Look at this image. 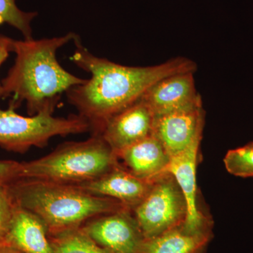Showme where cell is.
Returning <instances> with one entry per match:
<instances>
[{
	"label": "cell",
	"mask_w": 253,
	"mask_h": 253,
	"mask_svg": "<svg viewBox=\"0 0 253 253\" xmlns=\"http://www.w3.org/2000/svg\"><path fill=\"white\" fill-rule=\"evenodd\" d=\"M73 41L76 48L70 59L91 78L66 94L78 115L89 123L92 134H99L110 118L141 99L157 82L178 73H194L197 68L184 57L153 66H123L91 54L78 36Z\"/></svg>",
	"instance_id": "1"
},
{
	"label": "cell",
	"mask_w": 253,
	"mask_h": 253,
	"mask_svg": "<svg viewBox=\"0 0 253 253\" xmlns=\"http://www.w3.org/2000/svg\"><path fill=\"white\" fill-rule=\"evenodd\" d=\"M76 35L40 40H11V51L16 54L14 64L1 81V98L11 97L15 108L26 103L29 116L49 110L54 112L63 94L86 79L66 71L56 58L58 50Z\"/></svg>",
	"instance_id": "2"
},
{
	"label": "cell",
	"mask_w": 253,
	"mask_h": 253,
	"mask_svg": "<svg viewBox=\"0 0 253 253\" xmlns=\"http://www.w3.org/2000/svg\"><path fill=\"white\" fill-rule=\"evenodd\" d=\"M6 185L14 204L36 214L50 234L126 208L116 200L91 194L76 185L27 179Z\"/></svg>",
	"instance_id": "3"
},
{
	"label": "cell",
	"mask_w": 253,
	"mask_h": 253,
	"mask_svg": "<svg viewBox=\"0 0 253 253\" xmlns=\"http://www.w3.org/2000/svg\"><path fill=\"white\" fill-rule=\"evenodd\" d=\"M118 164L113 150L101 134H94L86 140L63 143L43 157L20 163L18 179L79 185L97 179Z\"/></svg>",
	"instance_id": "4"
},
{
	"label": "cell",
	"mask_w": 253,
	"mask_h": 253,
	"mask_svg": "<svg viewBox=\"0 0 253 253\" xmlns=\"http://www.w3.org/2000/svg\"><path fill=\"white\" fill-rule=\"evenodd\" d=\"M9 109L0 108V146L7 151L23 154L32 147L44 148L54 136L91 132L89 123L80 115L55 117L53 111H42L23 116Z\"/></svg>",
	"instance_id": "5"
},
{
	"label": "cell",
	"mask_w": 253,
	"mask_h": 253,
	"mask_svg": "<svg viewBox=\"0 0 253 253\" xmlns=\"http://www.w3.org/2000/svg\"><path fill=\"white\" fill-rule=\"evenodd\" d=\"M131 211L146 239L183 225L187 214L184 195L168 172L154 179L144 199Z\"/></svg>",
	"instance_id": "6"
},
{
	"label": "cell",
	"mask_w": 253,
	"mask_h": 253,
	"mask_svg": "<svg viewBox=\"0 0 253 253\" xmlns=\"http://www.w3.org/2000/svg\"><path fill=\"white\" fill-rule=\"evenodd\" d=\"M81 226L109 253H141L146 240L132 211L127 208L92 218Z\"/></svg>",
	"instance_id": "7"
},
{
	"label": "cell",
	"mask_w": 253,
	"mask_h": 253,
	"mask_svg": "<svg viewBox=\"0 0 253 253\" xmlns=\"http://www.w3.org/2000/svg\"><path fill=\"white\" fill-rule=\"evenodd\" d=\"M204 123L203 106L180 110L155 116L153 134L171 157L202 139Z\"/></svg>",
	"instance_id": "8"
},
{
	"label": "cell",
	"mask_w": 253,
	"mask_h": 253,
	"mask_svg": "<svg viewBox=\"0 0 253 253\" xmlns=\"http://www.w3.org/2000/svg\"><path fill=\"white\" fill-rule=\"evenodd\" d=\"M154 121V113L141 99L110 118L99 134L116 155L152 134Z\"/></svg>",
	"instance_id": "9"
},
{
	"label": "cell",
	"mask_w": 253,
	"mask_h": 253,
	"mask_svg": "<svg viewBox=\"0 0 253 253\" xmlns=\"http://www.w3.org/2000/svg\"><path fill=\"white\" fill-rule=\"evenodd\" d=\"M201 141H195L182 152L171 156L167 169L174 176L185 199L187 214L183 227L192 233L211 231L209 221L197 204L196 168Z\"/></svg>",
	"instance_id": "10"
},
{
	"label": "cell",
	"mask_w": 253,
	"mask_h": 253,
	"mask_svg": "<svg viewBox=\"0 0 253 253\" xmlns=\"http://www.w3.org/2000/svg\"><path fill=\"white\" fill-rule=\"evenodd\" d=\"M194 72L163 78L151 86L141 99L155 116L203 106L195 86Z\"/></svg>",
	"instance_id": "11"
},
{
	"label": "cell",
	"mask_w": 253,
	"mask_h": 253,
	"mask_svg": "<svg viewBox=\"0 0 253 253\" xmlns=\"http://www.w3.org/2000/svg\"><path fill=\"white\" fill-rule=\"evenodd\" d=\"M154 180L140 179L118 163L97 179L76 186L91 194L116 200L132 211L144 199Z\"/></svg>",
	"instance_id": "12"
},
{
	"label": "cell",
	"mask_w": 253,
	"mask_h": 253,
	"mask_svg": "<svg viewBox=\"0 0 253 253\" xmlns=\"http://www.w3.org/2000/svg\"><path fill=\"white\" fill-rule=\"evenodd\" d=\"M118 163L134 176L152 181L167 172L169 157L157 137L150 134L116 154Z\"/></svg>",
	"instance_id": "13"
},
{
	"label": "cell",
	"mask_w": 253,
	"mask_h": 253,
	"mask_svg": "<svg viewBox=\"0 0 253 253\" xmlns=\"http://www.w3.org/2000/svg\"><path fill=\"white\" fill-rule=\"evenodd\" d=\"M47 233L39 217L16 205L9 229L1 241L23 253H54Z\"/></svg>",
	"instance_id": "14"
},
{
	"label": "cell",
	"mask_w": 253,
	"mask_h": 253,
	"mask_svg": "<svg viewBox=\"0 0 253 253\" xmlns=\"http://www.w3.org/2000/svg\"><path fill=\"white\" fill-rule=\"evenodd\" d=\"M211 239V231L189 232L181 225L145 240L141 253H204Z\"/></svg>",
	"instance_id": "15"
},
{
	"label": "cell",
	"mask_w": 253,
	"mask_h": 253,
	"mask_svg": "<svg viewBox=\"0 0 253 253\" xmlns=\"http://www.w3.org/2000/svg\"><path fill=\"white\" fill-rule=\"evenodd\" d=\"M54 253H109L91 239L82 226L68 228L51 234Z\"/></svg>",
	"instance_id": "16"
},
{
	"label": "cell",
	"mask_w": 253,
	"mask_h": 253,
	"mask_svg": "<svg viewBox=\"0 0 253 253\" xmlns=\"http://www.w3.org/2000/svg\"><path fill=\"white\" fill-rule=\"evenodd\" d=\"M38 13L25 12L18 7L16 0H0V25L7 23L22 33L26 40L33 39L31 22Z\"/></svg>",
	"instance_id": "17"
},
{
	"label": "cell",
	"mask_w": 253,
	"mask_h": 253,
	"mask_svg": "<svg viewBox=\"0 0 253 253\" xmlns=\"http://www.w3.org/2000/svg\"><path fill=\"white\" fill-rule=\"evenodd\" d=\"M228 172L239 177H253V141L228 151L224 158Z\"/></svg>",
	"instance_id": "18"
},
{
	"label": "cell",
	"mask_w": 253,
	"mask_h": 253,
	"mask_svg": "<svg viewBox=\"0 0 253 253\" xmlns=\"http://www.w3.org/2000/svg\"><path fill=\"white\" fill-rule=\"evenodd\" d=\"M6 184L0 183V241L7 232L16 207Z\"/></svg>",
	"instance_id": "19"
},
{
	"label": "cell",
	"mask_w": 253,
	"mask_h": 253,
	"mask_svg": "<svg viewBox=\"0 0 253 253\" xmlns=\"http://www.w3.org/2000/svg\"><path fill=\"white\" fill-rule=\"evenodd\" d=\"M20 162L0 160V183L6 184L16 180L19 174Z\"/></svg>",
	"instance_id": "20"
},
{
	"label": "cell",
	"mask_w": 253,
	"mask_h": 253,
	"mask_svg": "<svg viewBox=\"0 0 253 253\" xmlns=\"http://www.w3.org/2000/svg\"><path fill=\"white\" fill-rule=\"evenodd\" d=\"M11 38L3 36L0 40V66L6 61L9 56V52H11ZM1 83L0 82V98H1Z\"/></svg>",
	"instance_id": "21"
},
{
	"label": "cell",
	"mask_w": 253,
	"mask_h": 253,
	"mask_svg": "<svg viewBox=\"0 0 253 253\" xmlns=\"http://www.w3.org/2000/svg\"><path fill=\"white\" fill-rule=\"evenodd\" d=\"M0 253H23L4 241H0Z\"/></svg>",
	"instance_id": "22"
},
{
	"label": "cell",
	"mask_w": 253,
	"mask_h": 253,
	"mask_svg": "<svg viewBox=\"0 0 253 253\" xmlns=\"http://www.w3.org/2000/svg\"><path fill=\"white\" fill-rule=\"evenodd\" d=\"M3 36H1V35H0V40L1 39V38H2Z\"/></svg>",
	"instance_id": "23"
}]
</instances>
